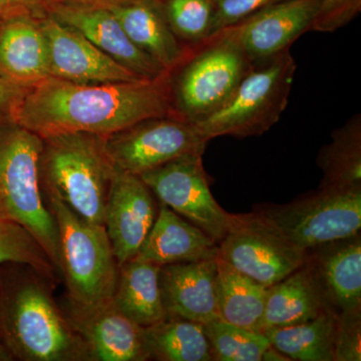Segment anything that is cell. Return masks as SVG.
Returning a JSON list of instances; mask_svg holds the SVG:
<instances>
[{
    "mask_svg": "<svg viewBox=\"0 0 361 361\" xmlns=\"http://www.w3.org/2000/svg\"><path fill=\"white\" fill-rule=\"evenodd\" d=\"M289 49L254 63L233 96L217 111L193 125L205 141L224 135L248 137L269 130L288 104L296 71Z\"/></svg>",
    "mask_w": 361,
    "mask_h": 361,
    "instance_id": "cell-6",
    "label": "cell"
},
{
    "mask_svg": "<svg viewBox=\"0 0 361 361\" xmlns=\"http://www.w3.org/2000/svg\"><path fill=\"white\" fill-rule=\"evenodd\" d=\"M130 39L171 73L184 61L190 49L169 26L157 0H134L108 7Z\"/></svg>",
    "mask_w": 361,
    "mask_h": 361,
    "instance_id": "cell-21",
    "label": "cell"
},
{
    "mask_svg": "<svg viewBox=\"0 0 361 361\" xmlns=\"http://www.w3.org/2000/svg\"><path fill=\"white\" fill-rule=\"evenodd\" d=\"M320 1L282 0L219 32L252 63L265 61L290 49L296 39L311 30Z\"/></svg>",
    "mask_w": 361,
    "mask_h": 361,
    "instance_id": "cell-12",
    "label": "cell"
},
{
    "mask_svg": "<svg viewBox=\"0 0 361 361\" xmlns=\"http://www.w3.org/2000/svg\"><path fill=\"white\" fill-rule=\"evenodd\" d=\"M42 149L39 135L16 121L0 123V219L25 228L61 274L58 226L40 187Z\"/></svg>",
    "mask_w": 361,
    "mask_h": 361,
    "instance_id": "cell-4",
    "label": "cell"
},
{
    "mask_svg": "<svg viewBox=\"0 0 361 361\" xmlns=\"http://www.w3.org/2000/svg\"><path fill=\"white\" fill-rule=\"evenodd\" d=\"M254 63L236 44L218 32L190 49L170 73L173 115L194 123L220 110Z\"/></svg>",
    "mask_w": 361,
    "mask_h": 361,
    "instance_id": "cell-7",
    "label": "cell"
},
{
    "mask_svg": "<svg viewBox=\"0 0 361 361\" xmlns=\"http://www.w3.org/2000/svg\"><path fill=\"white\" fill-rule=\"evenodd\" d=\"M218 257L270 287L299 269L306 254L266 229L249 213L234 214L229 232L218 243Z\"/></svg>",
    "mask_w": 361,
    "mask_h": 361,
    "instance_id": "cell-11",
    "label": "cell"
},
{
    "mask_svg": "<svg viewBox=\"0 0 361 361\" xmlns=\"http://www.w3.org/2000/svg\"><path fill=\"white\" fill-rule=\"evenodd\" d=\"M218 243L200 228L159 203L158 215L135 258L164 266L215 259Z\"/></svg>",
    "mask_w": 361,
    "mask_h": 361,
    "instance_id": "cell-20",
    "label": "cell"
},
{
    "mask_svg": "<svg viewBox=\"0 0 361 361\" xmlns=\"http://www.w3.org/2000/svg\"><path fill=\"white\" fill-rule=\"evenodd\" d=\"M361 11V0H322L311 30L334 32L348 25Z\"/></svg>",
    "mask_w": 361,
    "mask_h": 361,
    "instance_id": "cell-31",
    "label": "cell"
},
{
    "mask_svg": "<svg viewBox=\"0 0 361 361\" xmlns=\"http://www.w3.org/2000/svg\"><path fill=\"white\" fill-rule=\"evenodd\" d=\"M279 1L282 0H215L211 37Z\"/></svg>",
    "mask_w": 361,
    "mask_h": 361,
    "instance_id": "cell-32",
    "label": "cell"
},
{
    "mask_svg": "<svg viewBox=\"0 0 361 361\" xmlns=\"http://www.w3.org/2000/svg\"><path fill=\"white\" fill-rule=\"evenodd\" d=\"M8 262L30 265L52 283L61 276L47 252L25 228L0 219V265Z\"/></svg>",
    "mask_w": 361,
    "mask_h": 361,
    "instance_id": "cell-30",
    "label": "cell"
},
{
    "mask_svg": "<svg viewBox=\"0 0 361 361\" xmlns=\"http://www.w3.org/2000/svg\"><path fill=\"white\" fill-rule=\"evenodd\" d=\"M304 265L332 312L361 311L360 233L308 252Z\"/></svg>",
    "mask_w": 361,
    "mask_h": 361,
    "instance_id": "cell-17",
    "label": "cell"
},
{
    "mask_svg": "<svg viewBox=\"0 0 361 361\" xmlns=\"http://www.w3.org/2000/svg\"><path fill=\"white\" fill-rule=\"evenodd\" d=\"M47 40L49 77L80 85L116 84L145 80L99 51L77 30L40 14Z\"/></svg>",
    "mask_w": 361,
    "mask_h": 361,
    "instance_id": "cell-14",
    "label": "cell"
},
{
    "mask_svg": "<svg viewBox=\"0 0 361 361\" xmlns=\"http://www.w3.org/2000/svg\"><path fill=\"white\" fill-rule=\"evenodd\" d=\"M336 361L361 360V311L338 316Z\"/></svg>",
    "mask_w": 361,
    "mask_h": 361,
    "instance_id": "cell-33",
    "label": "cell"
},
{
    "mask_svg": "<svg viewBox=\"0 0 361 361\" xmlns=\"http://www.w3.org/2000/svg\"><path fill=\"white\" fill-rule=\"evenodd\" d=\"M338 315L332 311L290 326L267 330L271 345L290 360L336 361Z\"/></svg>",
    "mask_w": 361,
    "mask_h": 361,
    "instance_id": "cell-25",
    "label": "cell"
},
{
    "mask_svg": "<svg viewBox=\"0 0 361 361\" xmlns=\"http://www.w3.org/2000/svg\"><path fill=\"white\" fill-rule=\"evenodd\" d=\"M158 211V201L144 180L116 169L104 208V226L118 266L137 255Z\"/></svg>",
    "mask_w": 361,
    "mask_h": 361,
    "instance_id": "cell-16",
    "label": "cell"
},
{
    "mask_svg": "<svg viewBox=\"0 0 361 361\" xmlns=\"http://www.w3.org/2000/svg\"><path fill=\"white\" fill-rule=\"evenodd\" d=\"M30 265H0V336L16 360L92 361L85 341Z\"/></svg>",
    "mask_w": 361,
    "mask_h": 361,
    "instance_id": "cell-2",
    "label": "cell"
},
{
    "mask_svg": "<svg viewBox=\"0 0 361 361\" xmlns=\"http://www.w3.org/2000/svg\"><path fill=\"white\" fill-rule=\"evenodd\" d=\"M216 299L221 319L260 334L268 287L216 258Z\"/></svg>",
    "mask_w": 361,
    "mask_h": 361,
    "instance_id": "cell-24",
    "label": "cell"
},
{
    "mask_svg": "<svg viewBox=\"0 0 361 361\" xmlns=\"http://www.w3.org/2000/svg\"><path fill=\"white\" fill-rule=\"evenodd\" d=\"M40 14H20L0 23V71L28 90L49 77Z\"/></svg>",
    "mask_w": 361,
    "mask_h": 361,
    "instance_id": "cell-19",
    "label": "cell"
},
{
    "mask_svg": "<svg viewBox=\"0 0 361 361\" xmlns=\"http://www.w3.org/2000/svg\"><path fill=\"white\" fill-rule=\"evenodd\" d=\"M16 360L11 349L0 336V361H13Z\"/></svg>",
    "mask_w": 361,
    "mask_h": 361,
    "instance_id": "cell-37",
    "label": "cell"
},
{
    "mask_svg": "<svg viewBox=\"0 0 361 361\" xmlns=\"http://www.w3.org/2000/svg\"><path fill=\"white\" fill-rule=\"evenodd\" d=\"M160 269V265L137 258L118 267L111 299L123 314L144 329L167 316L161 301Z\"/></svg>",
    "mask_w": 361,
    "mask_h": 361,
    "instance_id": "cell-23",
    "label": "cell"
},
{
    "mask_svg": "<svg viewBox=\"0 0 361 361\" xmlns=\"http://www.w3.org/2000/svg\"><path fill=\"white\" fill-rule=\"evenodd\" d=\"M45 13L77 30L99 51L140 78L156 80L170 73L130 39L108 7L54 1L45 8Z\"/></svg>",
    "mask_w": 361,
    "mask_h": 361,
    "instance_id": "cell-15",
    "label": "cell"
},
{
    "mask_svg": "<svg viewBox=\"0 0 361 361\" xmlns=\"http://www.w3.org/2000/svg\"><path fill=\"white\" fill-rule=\"evenodd\" d=\"M116 170L102 135L68 133L42 137V196L63 202L87 222L104 225V208Z\"/></svg>",
    "mask_w": 361,
    "mask_h": 361,
    "instance_id": "cell-3",
    "label": "cell"
},
{
    "mask_svg": "<svg viewBox=\"0 0 361 361\" xmlns=\"http://www.w3.org/2000/svg\"><path fill=\"white\" fill-rule=\"evenodd\" d=\"M44 199L58 226L59 266L68 289L66 297L82 304L110 300L120 266L104 226L87 222L54 197Z\"/></svg>",
    "mask_w": 361,
    "mask_h": 361,
    "instance_id": "cell-8",
    "label": "cell"
},
{
    "mask_svg": "<svg viewBox=\"0 0 361 361\" xmlns=\"http://www.w3.org/2000/svg\"><path fill=\"white\" fill-rule=\"evenodd\" d=\"M322 171L319 187H361V116H353L332 132V139L316 159Z\"/></svg>",
    "mask_w": 361,
    "mask_h": 361,
    "instance_id": "cell-27",
    "label": "cell"
},
{
    "mask_svg": "<svg viewBox=\"0 0 361 361\" xmlns=\"http://www.w3.org/2000/svg\"><path fill=\"white\" fill-rule=\"evenodd\" d=\"M61 307L87 344L92 361L149 360L144 327L123 314L113 299L82 304L66 297Z\"/></svg>",
    "mask_w": 361,
    "mask_h": 361,
    "instance_id": "cell-13",
    "label": "cell"
},
{
    "mask_svg": "<svg viewBox=\"0 0 361 361\" xmlns=\"http://www.w3.org/2000/svg\"><path fill=\"white\" fill-rule=\"evenodd\" d=\"M202 154H189L139 176L158 203L200 228L219 243L229 232L234 214L228 213L211 193Z\"/></svg>",
    "mask_w": 361,
    "mask_h": 361,
    "instance_id": "cell-9",
    "label": "cell"
},
{
    "mask_svg": "<svg viewBox=\"0 0 361 361\" xmlns=\"http://www.w3.org/2000/svg\"><path fill=\"white\" fill-rule=\"evenodd\" d=\"M27 90L14 84L0 71V123L14 121L21 99Z\"/></svg>",
    "mask_w": 361,
    "mask_h": 361,
    "instance_id": "cell-34",
    "label": "cell"
},
{
    "mask_svg": "<svg viewBox=\"0 0 361 361\" xmlns=\"http://www.w3.org/2000/svg\"><path fill=\"white\" fill-rule=\"evenodd\" d=\"M216 258L161 266L159 279L167 315L203 325L219 318Z\"/></svg>",
    "mask_w": 361,
    "mask_h": 361,
    "instance_id": "cell-18",
    "label": "cell"
},
{
    "mask_svg": "<svg viewBox=\"0 0 361 361\" xmlns=\"http://www.w3.org/2000/svg\"><path fill=\"white\" fill-rule=\"evenodd\" d=\"M213 361H262L271 348L265 334L242 329L221 318L204 324Z\"/></svg>",
    "mask_w": 361,
    "mask_h": 361,
    "instance_id": "cell-28",
    "label": "cell"
},
{
    "mask_svg": "<svg viewBox=\"0 0 361 361\" xmlns=\"http://www.w3.org/2000/svg\"><path fill=\"white\" fill-rule=\"evenodd\" d=\"M169 26L189 49L210 39L215 0H157Z\"/></svg>",
    "mask_w": 361,
    "mask_h": 361,
    "instance_id": "cell-29",
    "label": "cell"
},
{
    "mask_svg": "<svg viewBox=\"0 0 361 361\" xmlns=\"http://www.w3.org/2000/svg\"><path fill=\"white\" fill-rule=\"evenodd\" d=\"M54 0H0V23L20 14H42Z\"/></svg>",
    "mask_w": 361,
    "mask_h": 361,
    "instance_id": "cell-35",
    "label": "cell"
},
{
    "mask_svg": "<svg viewBox=\"0 0 361 361\" xmlns=\"http://www.w3.org/2000/svg\"><path fill=\"white\" fill-rule=\"evenodd\" d=\"M207 142L193 123L174 115L146 118L104 137L115 168L135 176L182 156L203 155Z\"/></svg>",
    "mask_w": 361,
    "mask_h": 361,
    "instance_id": "cell-10",
    "label": "cell"
},
{
    "mask_svg": "<svg viewBox=\"0 0 361 361\" xmlns=\"http://www.w3.org/2000/svg\"><path fill=\"white\" fill-rule=\"evenodd\" d=\"M149 360L212 361L210 344L201 323L176 316L144 329Z\"/></svg>",
    "mask_w": 361,
    "mask_h": 361,
    "instance_id": "cell-26",
    "label": "cell"
},
{
    "mask_svg": "<svg viewBox=\"0 0 361 361\" xmlns=\"http://www.w3.org/2000/svg\"><path fill=\"white\" fill-rule=\"evenodd\" d=\"M254 219L307 254L360 233L361 187H319L286 204L254 206Z\"/></svg>",
    "mask_w": 361,
    "mask_h": 361,
    "instance_id": "cell-5",
    "label": "cell"
},
{
    "mask_svg": "<svg viewBox=\"0 0 361 361\" xmlns=\"http://www.w3.org/2000/svg\"><path fill=\"white\" fill-rule=\"evenodd\" d=\"M54 1L78 2V4H92V6L110 7L118 6V4H127V2L134 1V0H54Z\"/></svg>",
    "mask_w": 361,
    "mask_h": 361,
    "instance_id": "cell-36",
    "label": "cell"
},
{
    "mask_svg": "<svg viewBox=\"0 0 361 361\" xmlns=\"http://www.w3.org/2000/svg\"><path fill=\"white\" fill-rule=\"evenodd\" d=\"M327 311L331 310L303 264L281 281L268 287L260 334L307 322Z\"/></svg>",
    "mask_w": 361,
    "mask_h": 361,
    "instance_id": "cell-22",
    "label": "cell"
},
{
    "mask_svg": "<svg viewBox=\"0 0 361 361\" xmlns=\"http://www.w3.org/2000/svg\"><path fill=\"white\" fill-rule=\"evenodd\" d=\"M173 115L170 73L156 80L80 85L49 77L21 99L14 121L39 137H106L149 118Z\"/></svg>",
    "mask_w": 361,
    "mask_h": 361,
    "instance_id": "cell-1",
    "label": "cell"
}]
</instances>
